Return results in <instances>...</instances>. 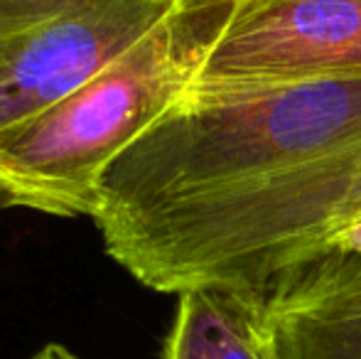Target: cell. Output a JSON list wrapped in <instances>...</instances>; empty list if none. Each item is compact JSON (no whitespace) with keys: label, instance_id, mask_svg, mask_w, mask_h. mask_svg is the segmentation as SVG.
Wrapping results in <instances>:
<instances>
[{"label":"cell","instance_id":"obj_6","mask_svg":"<svg viewBox=\"0 0 361 359\" xmlns=\"http://www.w3.org/2000/svg\"><path fill=\"white\" fill-rule=\"evenodd\" d=\"M271 359H361V283L261 317Z\"/></svg>","mask_w":361,"mask_h":359},{"label":"cell","instance_id":"obj_5","mask_svg":"<svg viewBox=\"0 0 361 359\" xmlns=\"http://www.w3.org/2000/svg\"><path fill=\"white\" fill-rule=\"evenodd\" d=\"M165 359H271L261 317L207 288L180 293Z\"/></svg>","mask_w":361,"mask_h":359},{"label":"cell","instance_id":"obj_3","mask_svg":"<svg viewBox=\"0 0 361 359\" xmlns=\"http://www.w3.org/2000/svg\"><path fill=\"white\" fill-rule=\"evenodd\" d=\"M177 0H0V133L128 52Z\"/></svg>","mask_w":361,"mask_h":359},{"label":"cell","instance_id":"obj_7","mask_svg":"<svg viewBox=\"0 0 361 359\" xmlns=\"http://www.w3.org/2000/svg\"><path fill=\"white\" fill-rule=\"evenodd\" d=\"M361 283V214L339 226L322 244L278 276L263 303L261 317L322 300Z\"/></svg>","mask_w":361,"mask_h":359},{"label":"cell","instance_id":"obj_4","mask_svg":"<svg viewBox=\"0 0 361 359\" xmlns=\"http://www.w3.org/2000/svg\"><path fill=\"white\" fill-rule=\"evenodd\" d=\"M361 77V0H238L200 84Z\"/></svg>","mask_w":361,"mask_h":359},{"label":"cell","instance_id":"obj_2","mask_svg":"<svg viewBox=\"0 0 361 359\" xmlns=\"http://www.w3.org/2000/svg\"><path fill=\"white\" fill-rule=\"evenodd\" d=\"M238 0H177L116 62L0 133V205L94 217L99 182L197 79Z\"/></svg>","mask_w":361,"mask_h":359},{"label":"cell","instance_id":"obj_8","mask_svg":"<svg viewBox=\"0 0 361 359\" xmlns=\"http://www.w3.org/2000/svg\"><path fill=\"white\" fill-rule=\"evenodd\" d=\"M30 359H79L76 355H72V352L67 350V347H62V345H44L39 352H35Z\"/></svg>","mask_w":361,"mask_h":359},{"label":"cell","instance_id":"obj_1","mask_svg":"<svg viewBox=\"0 0 361 359\" xmlns=\"http://www.w3.org/2000/svg\"><path fill=\"white\" fill-rule=\"evenodd\" d=\"M361 214V77L200 84L99 182L106 251L160 293L261 317L281 273Z\"/></svg>","mask_w":361,"mask_h":359}]
</instances>
